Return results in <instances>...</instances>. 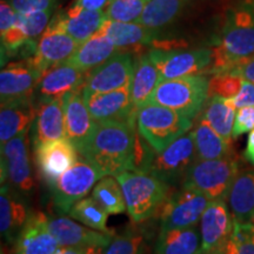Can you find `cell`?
Listing matches in <instances>:
<instances>
[{"label":"cell","instance_id":"obj_16","mask_svg":"<svg viewBox=\"0 0 254 254\" xmlns=\"http://www.w3.org/2000/svg\"><path fill=\"white\" fill-rule=\"evenodd\" d=\"M79 43L66 31L50 21L49 26L40 37L36 46V53L31 57L32 62L41 72L52 66L66 63L73 56Z\"/></svg>","mask_w":254,"mask_h":254},{"label":"cell","instance_id":"obj_20","mask_svg":"<svg viewBox=\"0 0 254 254\" xmlns=\"http://www.w3.org/2000/svg\"><path fill=\"white\" fill-rule=\"evenodd\" d=\"M49 230L58 241L60 247H107L114 237L113 234L82 226L66 217L49 218Z\"/></svg>","mask_w":254,"mask_h":254},{"label":"cell","instance_id":"obj_9","mask_svg":"<svg viewBox=\"0 0 254 254\" xmlns=\"http://www.w3.org/2000/svg\"><path fill=\"white\" fill-rule=\"evenodd\" d=\"M196 160L194 132L190 131L177 139L160 153H155L148 174L157 177L168 186L184 182L189 168Z\"/></svg>","mask_w":254,"mask_h":254},{"label":"cell","instance_id":"obj_8","mask_svg":"<svg viewBox=\"0 0 254 254\" xmlns=\"http://www.w3.org/2000/svg\"><path fill=\"white\" fill-rule=\"evenodd\" d=\"M209 200L196 190L182 187L168 192L167 198L158 208L160 231L196 226Z\"/></svg>","mask_w":254,"mask_h":254},{"label":"cell","instance_id":"obj_23","mask_svg":"<svg viewBox=\"0 0 254 254\" xmlns=\"http://www.w3.org/2000/svg\"><path fill=\"white\" fill-rule=\"evenodd\" d=\"M30 212L24 201V195L12 189L8 184H1L0 192V230L8 244L15 240L27 221Z\"/></svg>","mask_w":254,"mask_h":254},{"label":"cell","instance_id":"obj_44","mask_svg":"<svg viewBox=\"0 0 254 254\" xmlns=\"http://www.w3.org/2000/svg\"><path fill=\"white\" fill-rule=\"evenodd\" d=\"M226 73H232V74L238 75V77L245 79L254 84V57H251L249 59L243 60L234 65L230 71Z\"/></svg>","mask_w":254,"mask_h":254},{"label":"cell","instance_id":"obj_48","mask_svg":"<svg viewBox=\"0 0 254 254\" xmlns=\"http://www.w3.org/2000/svg\"><path fill=\"white\" fill-rule=\"evenodd\" d=\"M59 254H84V249H79V247H62V249H59Z\"/></svg>","mask_w":254,"mask_h":254},{"label":"cell","instance_id":"obj_50","mask_svg":"<svg viewBox=\"0 0 254 254\" xmlns=\"http://www.w3.org/2000/svg\"><path fill=\"white\" fill-rule=\"evenodd\" d=\"M196 254H209V253H206V252H204V251H200V252H198Z\"/></svg>","mask_w":254,"mask_h":254},{"label":"cell","instance_id":"obj_41","mask_svg":"<svg viewBox=\"0 0 254 254\" xmlns=\"http://www.w3.org/2000/svg\"><path fill=\"white\" fill-rule=\"evenodd\" d=\"M58 0H11V5L21 14L38 11H52Z\"/></svg>","mask_w":254,"mask_h":254},{"label":"cell","instance_id":"obj_51","mask_svg":"<svg viewBox=\"0 0 254 254\" xmlns=\"http://www.w3.org/2000/svg\"><path fill=\"white\" fill-rule=\"evenodd\" d=\"M251 240H252L253 243H254V232H253V234H252V238H251Z\"/></svg>","mask_w":254,"mask_h":254},{"label":"cell","instance_id":"obj_47","mask_svg":"<svg viewBox=\"0 0 254 254\" xmlns=\"http://www.w3.org/2000/svg\"><path fill=\"white\" fill-rule=\"evenodd\" d=\"M244 157L249 163H251L254 166V129L251 131L247 138V144L245 152H244Z\"/></svg>","mask_w":254,"mask_h":254},{"label":"cell","instance_id":"obj_36","mask_svg":"<svg viewBox=\"0 0 254 254\" xmlns=\"http://www.w3.org/2000/svg\"><path fill=\"white\" fill-rule=\"evenodd\" d=\"M147 0H110L104 8L107 20L136 23Z\"/></svg>","mask_w":254,"mask_h":254},{"label":"cell","instance_id":"obj_26","mask_svg":"<svg viewBox=\"0 0 254 254\" xmlns=\"http://www.w3.org/2000/svg\"><path fill=\"white\" fill-rule=\"evenodd\" d=\"M38 105L34 100L15 101L1 104L0 110V146H4L12 138L31 128L36 119Z\"/></svg>","mask_w":254,"mask_h":254},{"label":"cell","instance_id":"obj_4","mask_svg":"<svg viewBox=\"0 0 254 254\" xmlns=\"http://www.w3.org/2000/svg\"><path fill=\"white\" fill-rule=\"evenodd\" d=\"M192 119L159 104L146 103L136 110V128L160 153L192 128Z\"/></svg>","mask_w":254,"mask_h":254},{"label":"cell","instance_id":"obj_42","mask_svg":"<svg viewBox=\"0 0 254 254\" xmlns=\"http://www.w3.org/2000/svg\"><path fill=\"white\" fill-rule=\"evenodd\" d=\"M230 101L237 110L241 107L254 106V84L249 80H243V85L236 97L230 98Z\"/></svg>","mask_w":254,"mask_h":254},{"label":"cell","instance_id":"obj_1","mask_svg":"<svg viewBox=\"0 0 254 254\" xmlns=\"http://www.w3.org/2000/svg\"><path fill=\"white\" fill-rule=\"evenodd\" d=\"M135 129L136 120L97 123L87 140L78 148V152L103 177H117L126 171H131Z\"/></svg>","mask_w":254,"mask_h":254},{"label":"cell","instance_id":"obj_39","mask_svg":"<svg viewBox=\"0 0 254 254\" xmlns=\"http://www.w3.org/2000/svg\"><path fill=\"white\" fill-rule=\"evenodd\" d=\"M19 13V12H18ZM52 11H38L27 14H18V26L21 28L25 37L28 40L43 34L50 24V18Z\"/></svg>","mask_w":254,"mask_h":254},{"label":"cell","instance_id":"obj_14","mask_svg":"<svg viewBox=\"0 0 254 254\" xmlns=\"http://www.w3.org/2000/svg\"><path fill=\"white\" fill-rule=\"evenodd\" d=\"M78 150L68 138L46 141L34 147L39 173L50 187L63 173L78 163Z\"/></svg>","mask_w":254,"mask_h":254},{"label":"cell","instance_id":"obj_5","mask_svg":"<svg viewBox=\"0 0 254 254\" xmlns=\"http://www.w3.org/2000/svg\"><path fill=\"white\" fill-rule=\"evenodd\" d=\"M208 82L204 74L161 80L148 101L168 107L193 120L208 99Z\"/></svg>","mask_w":254,"mask_h":254},{"label":"cell","instance_id":"obj_22","mask_svg":"<svg viewBox=\"0 0 254 254\" xmlns=\"http://www.w3.org/2000/svg\"><path fill=\"white\" fill-rule=\"evenodd\" d=\"M31 132L33 148L43 142L67 138L63 99L38 104L37 116L32 124Z\"/></svg>","mask_w":254,"mask_h":254},{"label":"cell","instance_id":"obj_11","mask_svg":"<svg viewBox=\"0 0 254 254\" xmlns=\"http://www.w3.org/2000/svg\"><path fill=\"white\" fill-rule=\"evenodd\" d=\"M163 80L209 73L212 65L211 49L157 50L148 52Z\"/></svg>","mask_w":254,"mask_h":254},{"label":"cell","instance_id":"obj_38","mask_svg":"<svg viewBox=\"0 0 254 254\" xmlns=\"http://www.w3.org/2000/svg\"><path fill=\"white\" fill-rule=\"evenodd\" d=\"M243 78L232 73H218L209 79L208 97H221L230 99L239 93Z\"/></svg>","mask_w":254,"mask_h":254},{"label":"cell","instance_id":"obj_30","mask_svg":"<svg viewBox=\"0 0 254 254\" xmlns=\"http://www.w3.org/2000/svg\"><path fill=\"white\" fill-rule=\"evenodd\" d=\"M201 251V234L196 226L160 231L154 254H196Z\"/></svg>","mask_w":254,"mask_h":254},{"label":"cell","instance_id":"obj_52","mask_svg":"<svg viewBox=\"0 0 254 254\" xmlns=\"http://www.w3.org/2000/svg\"><path fill=\"white\" fill-rule=\"evenodd\" d=\"M13 254H20V253H18V252H17V251H15V250H14V253H13Z\"/></svg>","mask_w":254,"mask_h":254},{"label":"cell","instance_id":"obj_49","mask_svg":"<svg viewBox=\"0 0 254 254\" xmlns=\"http://www.w3.org/2000/svg\"><path fill=\"white\" fill-rule=\"evenodd\" d=\"M105 249L103 246H88L84 249V254H104Z\"/></svg>","mask_w":254,"mask_h":254},{"label":"cell","instance_id":"obj_43","mask_svg":"<svg viewBox=\"0 0 254 254\" xmlns=\"http://www.w3.org/2000/svg\"><path fill=\"white\" fill-rule=\"evenodd\" d=\"M18 12L11 4H7L5 0H1L0 4V34L11 30L17 25Z\"/></svg>","mask_w":254,"mask_h":254},{"label":"cell","instance_id":"obj_35","mask_svg":"<svg viewBox=\"0 0 254 254\" xmlns=\"http://www.w3.org/2000/svg\"><path fill=\"white\" fill-rule=\"evenodd\" d=\"M68 215L72 219L80 221L85 226L104 232V233L114 234L112 230L107 228L109 213L93 198H84L79 200L69 209Z\"/></svg>","mask_w":254,"mask_h":254},{"label":"cell","instance_id":"obj_10","mask_svg":"<svg viewBox=\"0 0 254 254\" xmlns=\"http://www.w3.org/2000/svg\"><path fill=\"white\" fill-rule=\"evenodd\" d=\"M101 178L103 176L99 171L87 161H78L68 168L50 187L53 204L58 212L68 214L72 206L84 199Z\"/></svg>","mask_w":254,"mask_h":254},{"label":"cell","instance_id":"obj_2","mask_svg":"<svg viewBox=\"0 0 254 254\" xmlns=\"http://www.w3.org/2000/svg\"><path fill=\"white\" fill-rule=\"evenodd\" d=\"M209 73H226L254 57V4L246 2L228 11L217 44L212 47Z\"/></svg>","mask_w":254,"mask_h":254},{"label":"cell","instance_id":"obj_28","mask_svg":"<svg viewBox=\"0 0 254 254\" xmlns=\"http://www.w3.org/2000/svg\"><path fill=\"white\" fill-rule=\"evenodd\" d=\"M227 200L234 221L252 224L254 220V168H247L238 173Z\"/></svg>","mask_w":254,"mask_h":254},{"label":"cell","instance_id":"obj_29","mask_svg":"<svg viewBox=\"0 0 254 254\" xmlns=\"http://www.w3.org/2000/svg\"><path fill=\"white\" fill-rule=\"evenodd\" d=\"M161 80L159 69L148 53L136 57L131 84V99L134 111L150 100L151 94Z\"/></svg>","mask_w":254,"mask_h":254},{"label":"cell","instance_id":"obj_25","mask_svg":"<svg viewBox=\"0 0 254 254\" xmlns=\"http://www.w3.org/2000/svg\"><path fill=\"white\" fill-rule=\"evenodd\" d=\"M120 50H135L153 44L157 40V30L139 23H122L105 20L99 30Z\"/></svg>","mask_w":254,"mask_h":254},{"label":"cell","instance_id":"obj_31","mask_svg":"<svg viewBox=\"0 0 254 254\" xmlns=\"http://www.w3.org/2000/svg\"><path fill=\"white\" fill-rule=\"evenodd\" d=\"M194 140L196 160H212L224 158L233 152L232 142L227 141L201 116L195 123Z\"/></svg>","mask_w":254,"mask_h":254},{"label":"cell","instance_id":"obj_17","mask_svg":"<svg viewBox=\"0 0 254 254\" xmlns=\"http://www.w3.org/2000/svg\"><path fill=\"white\" fill-rule=\"evenodd\" d=\"M234 219L225 200L209 201L200 219L201 251L212 253L225 245L232 238Z\"/></svg>","mask_w":254,"mask_h":254},{"label":"cell","instance_id":"obj_34","mask_svg":"<svg viewBox=\"0 0 254 254\" xmlns=\"http://www.w3.org/2000/svg\"><path fill=\"white\" fill-rule=\"evenodd\" d=\"M92 198L99 202L109 214H122L127 209L122 185L117 177L101 178L92 190Z\"/></svg>","mask_w":254,"mask_h":254},{"label":"cell","instance_id":"obj_13","mask_svg":"<svg viewBox=\"0 0 254 254\" xmlns=\"http://www.w3.org/2000/svg\"><path fill=\"white\" fill-rule=\"evenodd\" d=\"M134 59L129 52H118L109 60L87 72L82 91L105 93L132 84Z\"/></svg>","mask_w":254,"mask_h":254},{"label":"cell","instance_id":"obj_18","mask_svg":"<svg viewBox=\"0 0 254 254\" xmlns=\"http://www.w3.org/2000/svg\"><path fill=\"white\" fill-rule=\"evenodd\" d=\"M87 73L68 63L52 66L41 75L36 90L39 103L62 99L68 92L84 88Z\"/></svg>","mask_w":254,"mask_h":254},{"label":"cell","instance_id":"obj_40","mask_svg":"<svg viewBox=\"0 0 254 254\" xmlns=\"http://www.w3.org/2000/svg\"><path fill=\"white\" fill-rule=\"evenodd\" d=\"M254 129V106L241 107L237 110L236 120H234L233 138H238L241 134H245Z\"/></svg>","mask_w":254,"mask_h":254},{"label":"cell","instance_id":"obj_32","mask_svg":"<svg viewBox=\"0 0 254 254\" xmlns=\"http://www.w3.org/2000/svg\"><path fill=\"white\" fill-rule=\"evenodd\" d=\"M237 109L230 99L221 97H208L200 116L227 141L232 142L233 126L236 120Z\"/></svg>","mask_w":254,"mask_h":254},{"label":"cell","instance_id":"obj_45","mask_svg":"<svg viewBox=\"0 0 254 254\" xmlns=\"http://www.w3.org/2000/svg\"><path fill=\"white\" fill-rule=\"evenodd\" d=\"M110 0H75L74 6L86 9H104Z\"/></svg>","mask_w":254,"mask_h":254},{"label":"cell","instance_id":"obj_12","mask_svg":"<svg viewBox=\"0 0 254 254\" xmlns=\"http://www.w3.org/2000/svg\"><path fill=\"white\" fill-rule=\"evenodd\" d=\"M41 75L31 57L6 65L0 73L1 104L34 100Z\"/></svg>","mask_w":254,"mask_h":254},{"label":"cell","instance_id":"obj_53","mask_svg":"<svg viewBox=\"0 0 254 254\" xmlns=\"http://www.w3.org/2000/svg\"><path fill=\"white\" fill-rule=\"evenodd\" d=\"M55 254H59V250H58V251H57V252H56Z\"/></svg>","mask_w":254,"mask_h":254},{"label":"cell","instance_id":"obj_24","mask_svg":"<svg viewBox=\"0 0 254 254\" xmlns=\"http://www.w3.org/2000/svg\"><path fill=\"white\" fill-rule=\"evenodd\" d=\"M105 20L104 9H86L73 5L66 13L56 15L51 23L67 32L80 45L100 30Z\"/></svg>","mask_w":254,"mask_h":254},{"label":"cell","instance_id":"obj_46","mask_svg":"<svg viewBox=\"0 0 254 254\" xmlns=\"http://www.w3.org/2000/svg\"><path fill=\"white\" fill-rule=\"evenodd\" d=\"M234 241H236L237 245V254H254V243L252 240L247 239Z\"/></svg>","mask_w":254,"mask_h":254},{"label":"cell","instance_id":"obj_6","mask_svg":"<svg viewBox=\"0 0 254 254\" xmlns=\"http://www.w3.org/2000/svg\"><path fill=\"white\" fill-rule=\"evenodd\" d=\"M125 196L127 212L135 224L151 218L167 198L170 186L147 173L126 171L117 176Z\"/></svg>","mask_w":254,"mask_h":254},{"label":"cell","instance_id":"obj_33","mask_svg":"<svg viewBox=\"0 0 254 254\" xmlns=\"http://www.w3.org/2000/svg\"><path fill=\"white\" fill-rule=\"evenodd\" d=\"M187 0H147L136 23L153 30L167 26L179 17Z\"/></svg>","mask_w":254,"mask_h":254},{"label":"cell","instance_id":"obj_27","mask_svg":"<svg viewBox=\"0 0 254 254\" xmlns=\"http://www.w3.org/2000/svg\"><path fill=\"white\" fill-rule=\"evenodd\" d=\"M120 52L116 45L106 36L99 31L92 36L90 39L80 44L77 51L67 62L80 71L87 73L91 69L101 65L109 60L111 57Z\"/></svg>","mask_w":254,"mask_h":254},{"label":"cell","instance_id":"obj_37","mask_svg":"<svg viewBox=\"0 0 254 254\" xmlns=\"http://www.w3.org/2000/svg\"><path fill=\"white\" fill-rule=\"evenodd\" d=\"M145 236L138 228H128L114 236L104 254H144Z\"/></svg>","mask_w":254,"mask_h":254},{"label":"cell","instance_id":"obj_7","mask_svg":"<svg viewBox=\"0 0 254 254\" xmlns=\"http://www.w3.org/2000/svg\"><path fill=\"white\" fill-rule=\"evenodd\" d=\"M30 132L25 129L1 146V184H8L21 195H30L34 190L30 161Z\"/></svg>","mask_w":254,"mask_h":254},{"label":"cell","instance_id":"obj_3","mask_svg":"<svg viewBox=\"0 0 254 254\" xmlns=\"http://www.w3.org/2000/svg\"><path fill=\"white\" fill-rule=\"evenodd\" d=\"M240 158L236 152L212 160H195L187 171L182 187L204 194L209 201L226 200L234 179L240 172Z\"/></svg>","mask_w":254,"mask_h":254},{"label":"cell","instance_id":"obj_19","mask_svg":"<svg viewBox=\"0 0 254 254\" xmlns=\"http://www.w3.org/2000/svg\"><path fill=\"white\" fill-rule=\"evenodd\" d=\"M59 247L49 230V217L38 211L30 212L15 240L14 250L20 254H55Z\"/></svg>","mask_w":254,"mask_h":254},{"label":"cell","instance_id":"obj_54","mask_svg":"<svg viewBox=\"0 0 254 254\" xmlns=\"http://www.w3.org/2000/svg\"><path fill=\"white\" fill-rule=\"evenodd\" d=\"M252 224H254V220H253V222H252Z\"/></svg>","mask_w":254,"mask_h":254},{"label":"cell","instance_id":"obj_15","mask_svg":"<svg viewBox=\"0 0 254 254\" xmlns=\"http://www.w3.org/2000/svg\"><path fill=\"white\" fill-rule=\"evenodd\" d=\"M82 93L88 112L95 123L136 120V111L133 109L131 99V85L105 93H87L84 91Z\"/></svg>","mask_w":254,"mask_h":254},{"label":"cell","instance_id":"obj_21","mask_svg":"<svg viewBox=\"0 0 254 254\" xmlns=\"http://www.w3.org/2000/svg\"><path fill=\"white\" fill-rule=\"evenodd\" d=\"M62 99L64 113H65L66 136L78 150L87 140L97 123L88 112L84 100L82 88L68 92Z\"/></svg>","mask_w":254,"mask_h":254}]
</instances>
